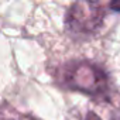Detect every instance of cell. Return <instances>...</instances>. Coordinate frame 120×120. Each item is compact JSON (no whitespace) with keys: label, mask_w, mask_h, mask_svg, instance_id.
<instances>
[{"label":"cell","mask_w":120,"mask_h":120,"mask_svg":"<svg viewBox=\"0 0 120 120\" xmlns=\"http://www.w3.org/2000/svg\"><path fill=\"white\" fill-rule=\"evenodd\" d=\"M0 120H37V119L31 114L20 113V112L14 110L13 107L2 106L0 107Z\"/></svg>","instance_id":"cell-4"},{"label":"cell","mask_w":120,"mask_h":120,"mask_svg":"<svg viewBox=\"0 0 120 120\" xmlns=\"http://www.w3.org/2000/svg\"><path fill=\"white\" fill-rule=\"evenodd\" d=\"M110 9L114 11H120V0H112L110 2Z\"/></svg>","instance_id":"cell-5"},{"label":"cell","mask_w":120,"mask_h":120,"mask_svg":"<svg viewBox=\"0 0 120 120\" xmlns=\"http://www.w3.org/2000/svg\"><path fill=\"white\" fill-rule=\"evenodd\" d=\"M79 120H120V113L107 99H96L79 114Z\"/></svg>","instance_id":"cell-3"},{"label":"cell","mask_w":120,"mask_h":120,"mask_svg":"<svg viewBox=\"0 0 120 120\" xmlns=\"http://www.w3.org/2000/svg\"><path fill=\"white\" fill-rule=\"evenodd\" d=\"M56 79L62 88L92 95L96 99H107L109 76L90 61H74L58 69Z\"/></svg>","instance_id":"cell-1"},{"label":"cell","mask_w":120,"mask_h":120,"mask_svg":"<svg viewBox=\"0 0 120 120\" xmlns=\"http://www.w3.org/2000/svg\"><path fill=\"white\" fill-rule=\"evenodd\" d=\"M105 10L98 0H75L67 11L65 27L72 35L89 37L99 31Z\"/></svg>","instance_id":"cell-2"}]
</instances>
